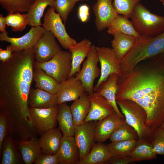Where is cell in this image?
<instances>
[{
	"label": "cell",
	"instance_id": "cell-1",
	"mask_svg": "<svg viewBox=\"0 0 164 164\" xmlns=\"http://www.w3.org/2000/svg\"><path fill=\"white\" fill-rule=\"evenodd\" d=\"M34 47L14 52L12 57L0 63V106L7 118L10 131L16 134L32 130L28 104L33 80Z\"/></svg>",
	"mask_w": 164,
	"mask_h": 164
},
{
	"label": "cell",
	"instance_id": "cell-2",
	"mask_svg": "<svg viewBox=\"0 0 164 164\" xmlns=\"http://www.w3.org/2000/svg\"><path fill=\"white\" fill-rule=\"evenodd\" d=\"M145 60L119 76L116 99L131 100L142 106L152 134L164 122V52Z\"/></svg>",
	"mask_w": 164,
	"mask_h": 164
},
{
	"label": "cell",
	"instance_id": "cell-3",
	"mask_svg": "<svg viewBox=\"0 0 164 164\" xmlns=\"http://www.w3.org/2000/svg\"><path fill=\"white\" fill-rule=\"evenodd\" d=\"M164 52V32L155 37L141 36L135 46L122 59V74L132 70L140 63Z\"/></svg>",
	"mask_w": 164,
	"mask_h": 164
},
{
	"label": "cell",
	"instance_id": "cell-4",
	"mask_svg": "<svg viewBox=\"0 0 164 164\" xmlns=\"http://www.w3.org/2000/svg\"><path fill=\"white\" fill-rule=\"evenodd\" d=\"M130 18L135 29L141 36L155 37L164 32V16L152 13L141 3L135 6Z\"/></svg>",
	"mask_w": 164,
	"mask_h": 164
},
{
	"label": "cell",
	"instance_id": "cell-5",
	"mask_svg": "<svg viewBox=\"0 0 164 164\" xmlns=\"http://www.w3.org/2000/svg\"><path fill=\"white\" fill-rule=\"evenodd\" d=\"M116 103L126 122L136 132L138 139H149L151 134L146 125L147 115L144 109L131 100H116Z\"/></svg>",
	"mask_w": 164,
	"mask_h": 164
},
{
	"label": "cell",
	"instance_id": "cell-6",
	"mask_svg": "<svg viewBox=\"0 0 164 164\" xmlns=\"http://www.w3.org/2000/svg\"><path fill=\"white\" fill-rule=\"evenodd\" d=\"M34 67L42 69L61 83L69 77L72 69L71 53L61 50L48 61L43 63L35 61Z\"/></svg>",
	"mask_w": 164,
	"mask_h": 164
},
{
	"label": "cell",
	"instance_id": "cell-7",
	"mask_svg": "<svg viewBox=\"0 0 164 164\" xmlns=\"http://www.w3.org/2000/svg\"><path fill=\"white\" fill-rule=\"evenodd\" d=\"M55 11L53 7L48 9L44 16L42 27L54 35L63 48L69 50L77 42L68 35L62 19Z\"/></svg>",
	"mask_w": 164,
	"mask_h": 164
},
{
	"label": "cell",
	"instance_id": "cell-8",
	"mask_svg": "<svg viewBox=\"0 0 164 164\" xmlns=\"http://www.w3.org/2000/svg\"><path fill=\"white\" fill-rule=\"evenodd\" d=\"M99 62L96 46L93 45L81 69L75 74L76 78L81 81L88 94L94 92V80L100 76L101 69L97 66Z\"/></svg>",
	"mask_w": 164,
	"mask_h": 164
},
{
	"label": "cell",
	"instance_id": "cell-9",
	"mask_svg": "<svg viewBox=\"0 0 164 164\" xmlns=\"http://www.w3.org/2000/svg\"><path fill=\"white\" fill-rule=\"evenodd\" d=\"M101 66V74L94 91H96L101 84L105 81L111 74L115 73L119 76L122 75L120 60H118L112 48L96 46Z\"/></svg>",
	"mask_w": 164,
	"mask_h": 164
},
{
	"label": "cell",
	"instance_id": "cell-10",
	"mask_svg": "<svg viewBox=\"0 0 164 164\" xmlns=\"http://www.w3.org/2000/svg\"><path fill=\"white\" fill-rule=\"evenodd\" d=\"M58 105L46 108H29L32 124L37 134L41 135L57 125Z\"/></svg>",
	"mask_w": 164,
	"mask_h": 164
},
{
	"label": "cell",
	"instance_id": "cell-11",
	"mask_svg": "<svg viewBox=\"0 0 164 164\" xmlns=\"http://www.w3.org/2000/svg\"><path fill=\"white\" fill-rule=\"evenodd\" d=\"M97 122L96 121H84L75 126L73 136L79 150L80 161L90 152L95 143Z\"/></svg>",
	"mask_w": 164,
	"mask_h": 164
},
{
	"label": "cell",
	"instance_id": "cell-12",
	"mask_svg": "<svg viewBox=\"0 0 164 164\" xmlns=\"http://www.w3.org/2000/svg\"><path fill=\"white\" fill-rule=\"evenodd\" d=\"M54 35L45 29L34 46L35 60L43 63L51 59L61 50Z\"/></svg>",
	"mask_w": 164,
	"mask_h": 164
},
{
	"label": "cell",
	"instance_id": "cell-13",
	"mask_svg": "<svg viewBox=\"0 0 164 164\" xmlns=\"http://www.w3.org/2000/svg\"><path fill=\"white\" fill-rule=\"evenodd\" d=\"M45 29L40 26L32 27L26 33L20 37H11L8 32L0 34V40L9 43L14 52L28 50L34 47Z\"/></svg>",
	"mask_w": 164,
	"mask_h": 164
},
{
	"label": "cell",
	"instance_id": "cell-14",
	"mask_svg": "<svg viewBox=\"0 0 164 164\" xmlns=\"http://www.w3.org/2000/svg\"><path fill=\"white\" fill-rule=\"evenodd\" d=\"M93 10L95 26L99 32L108 28L118 14L113 6L112 0H97Z\"/></svg>",
	"mask_w": 164,
	"mask_h": 164
},
{
	"label": "cell",
	"instance_id": "cell-15",
	"mask_svg": "<svg viewBox=\"0 0 164 164\" xmlns=\"http://www.w3.org/2000/svg\"><path fill=\"white\" fill-rule=\"evenodd\" d=\"M91 102L89 112L84 121H99L116 113L114 108L104 97L94 92L88 94Z\"/></svg>",
	"mask_w": 164,
	"mask_h": 164
},
{
	"label": "cell",
	"instance_id": "cell-16",
	"mask_svg": "<svg viewBox=\"0 0 164 164\" xmlns=\"http://www.w3.org/2000/svg\"><path fill=\"white\" fill-rule=\"evenodd\" d=\"M59 90L57 94V104L74 101L86 92L81 81L74 76L60 83Z\"/></svg>",
	"mask_w": 164,
	"mask_h": 164
},
{
	"label": "cell",
	"instance_id": "cell-17",
	"mask_svg": "<svg viewBox=\"0 0 164 164\" xmlns=\"http://www.w3.org/2000/svg\"><path fill=\"white\" fill-rule=\"evenodd\" d=\"M60 164H79L80 153L74 136L63 135L57 153Z\"/></svg>",
	"mask_w": 164,
	"mask_h": 164
},
{
	"label": "cell",
	"instance_id": "cell-18",
	"mask_svg": "<svg viewBox=\"0 0 164 164\" xmlns=\"http://www.w3.org/2000/svg\"><path fill=\"white\" fill-rule=\"evenodd\" d=\"M125 120V118H121L115 113L98 121L95 129V141H106L109 138L115 128Z\"/></svg>",
	"mask_w": 164,
	"mask_h": 164
},
{
	"label": "cell",
	"instance_id": "cell-19",
	"mask_svg": "<svg viewBox=\"0 0 164 164\" xmlns=\"http://www.w3.org/2000/svg\"><path fill=\"white\" fill-rule=\"evenodd\" d=\"M119 77L116 73L111 74L105 81L101 84L95 92L104 97L113 107L117 114L122 118H125L118 108L116 99Z\"/></svg>",
	"mask_w": 164,
	"mask_h": 164
},
{
	"label": "cell",
	"instance_id": "cell-20",
	"mask_svg": "<svg viewBox=\"0 0 164 164\" xmlns=\"http://www.w3.org/2000/svg\"><path fill=\"white\" fill-rule=\"evenodd\" d=\"M29 108H46L58 105L57 94L40 89L31 88L28 99Z\"/></svg>",
	"mask_w": 164,
	"mask_h": 164
},
{
	"label": "cell",
	"instance_id": "cell-21",
	"mask_svg": "<svg viewBox=\"0 0 164 164\" xmlns=\"http://www.w3.org/2000/svg\"><path fill=\"white\" fill-rule=\"evenodd\" d=\"M92 45L90 40L84 39L69 49L72 58V69L69 78L80 70L81 64L87 56Z\"/></svg>",
	"mask_w": 164,
	"mask_h": 164
},
{
	"label": "cell",
	"instance_id": "cell-22",
	"mask_svg": "<svg viewBox=\"0 0 164 164\" xmlns=\"http://www.w3.org/2000/svg\"><path fill=\"white\" fill-rule=\"evenodd\" d=\"M1 164H20L24 163L16 141L8 133L5 138L1 151Z\"/></svg>",
	"mask_w": 164,
	"mask_h": 164
},
{
	"label": "cell",
	"instance_id": "cell-23",
	"mask_svg": "<svg viewBox=\"0 0 164 164\" xmlns=\"http://www.w3.org/2000/svg\"><path fill=\"white\" fill-rule=\"evenodd\" d=\"M40 135L38 141L43 153L47 154H56L63 136L59 128L51 129Z\"/></svg>",
	"mask_w": 164,
	"mask_h": 164
},
{
	"label": "cell",
	"instance_id": "cell-24",
	"mask_svg": "<svg viewBox=\"0 0 164 164\" xmlns=\"http://www.w3.org/2000/svg\"><path fill=\"white\" fill-rule=\"evenodd\" d=\"M24 163L32 164L43 153L42 149L36 137L29 140L16 141Z\"/></svg>",
	"mask_w": 164,
	"mask_h": 164
},
{
	"label": "cell",
	"instance_id": "cell-25",
	"mask_svg": "<svg viewBox=\"0 0 164 164\" xmlns=\"http://www.w3.org/2000/svg\"><path fill=\"white\" fill-rule=\"evenodd\" d=\"M111 45L117 59L121 60L131 50L135 44L138 38L120 33L113 36Z\"/></svg>",
	"mask_w": 164,
	"mask_h": 164
},
{
	"label": "cell",
	"instance_id": "cell-26",
	"mask_svg": "<svg viewBox=\"0 0 164 164\" xmlns=\"http://www.w3.org/2000/svg\"><path fill=\"white\" fill-rule=\"evenodd\" d=\"M58 105L56 119L59 128L63 135L72 137L74 135L76 125L74 124L70 106L66 102Z\"/></svg>",
	"mask_w": 164,
	"mask_h": 164
},
{
	"label": "cell",
	"instance_id": "cell-27",
	"mask_svg": "<svg viewBox=\"0 0 164 164\" xmlns=\"http://www.w3.org/2000/svg\"><path fill=\"white\" fill-rule=\"evenodd\" d=\"M111 157L107 144L97 142L79 164H107Z\"/></svg>",
	"mask_w": 164,
	"mask_h": 164
},
{
	"label": "cell",
	"instance_id": "cell-28",
	"mask_svg": "<svg viewBox=\"0 0 164 164\" xmlns=\"http://www.w3.org/2000/svg\"><path fill=\"white\" fill-rule=\"evenodd\" d=\"M34 68L33 79L35 87L51 93L57 94L60 88V83L42 69Z\"/></svg>",
	"mask_w": 164,
	"mask_h": 164
},
{
	"label": "cell",
	"instance_id": "cell-29",
	"mask_svg": "<svg viewBox=\"0 0 164 164\" xmlns=\"http://www.w3.org/2000/svg\"><path fill=\"white\" fill-rule=\"evenodd\" d=\"M70 108L75 125L84 122L91 108V102L88 93L86 92L78 99L74 101Z\"/></svg>",
	"mask_w": 164,
	"mask_h": 164
},
{
	"label": "cell",
	"instance_id": "cell-30",
	"mask_svg": "<svg viewBox=\"0 0 164 164\" xmlns=\"http://www.w3.org/2000/svg\"><path fill=\"white\" fill-rule=\"evenodd\" d=\"M124 15L118 14L107 28V32L113 36L120 33L138 38L141 36L135 29L132 21Z\"/></svg>",
	"mask_w": 164,
	"mask_h": 164
},
{
	"label": "cell",
	"instance_id": "cell-31",
	"mask_svg": "<svg viewBox=\"0 0 164 164\" xmlns=\"http://www.w3.org/2000/svg\"><path fill=\"white\" fill-rule=\"evenodd\" d=\"M55 0H35L27 14L28 25L32 27L42 25L41 19L46 8H54Z\"/></svg>",
	"mask_w": 164,
	"mask_h": 164
},
{
	"label": "cell",
	"instance_id": "cell-32",
	"mask_svg": "<svg viewBox=\"0 0 164 164\" xmlns=\"http://www.w3.org/2000/svg\"><path fill=\"white\" fill-rule=\"evenodd\" d=\"M149 139H138L135 147L130 153L129 156L134 162L152 160L157 158Z\"/></svg>",
	"mask_w": 164,
	"mask_h": 164
},
{
	"label": "cell",
	"instance_id": "cell-33",
	"mask_svg": "<svg viewBox=\"0 0 164 164\" xmlns=\"http://www.w3.org/2000/svg\"><path fill=\"white\" fill-rule=\"evenodd\" d=\"M138 140H131L116 142L107 144L111 157L128 156L137 145Z\"/></svg>",
	"mask_w": 164,
	"mask_h": 164
},
{
	"label": "cell",
	"instance_id": "cell-34",
	"mask_svg": "<svg viewBox=\"0 0 164 164\" xmlns=\"http://www.w3.org/2000/svg\"><path fill=\"white\" fill-rule=\"evenodd\" d=\"M111 142L131 140H138L139 138L135 129L125 120L119 125L109 138Z\"/></svg>",
	"mask_w": 164,
	"mask_h": 164
},
{
	"label": "cell",
	"instance_id": "cell-35",
	"mask_svg": "<svg viewBox=\"0 0 164 164\" xmlns=\"http://www.w3.org/2000/svg\"><path fill=\"white\" fill-rule=\"evenodd\" d=\"M35 0H0L2 7L8 13L27 12Z\"/></svg>",
	"mask_w": 164,
	"mask_h": 164
},
{
	"label": "cell",
	"instance_id": "cell-36",
	"mask_svg": "<svg viewBox=\"0 0 164 164\" xmlns=\"http://www.w3.org/2000/svg\"><path fill=\"white\" fill-rule=\"evenodd\" d=\"M5 17L7 26H10L12 31H22L28 24L27 14L8 13Z\"/></svg>",
	"mask_w": 164,
	"mask_h": 164
},
{
	"label": "cell",
	"instance_id": "cell-37",
	"mask_svg": "<svg viewBox=\"0 0 164 164\" xmlns=\"http://www.w3.org/2000/svg\"><path fill=\"white\" fill-rule=\"evenodd\" d=\"M141 0H114L113 5L118 14L130 18L135 6Z\"/></svg>",
	"mask_w": 164,
	"mask_h": 164
},
{
	"label": "cell",
	"instance_id": "cell-38",
	"mask_svg": "<svg viewBox=\"0 0 164 164\" xmlns=\"http://www.w3.org/2000/svg\"><path fill=\"white\" fill-rule=\"evenodd\" d=\"M79 0H55L54 8L65 23L68 15Z\"/></svg>",
	"mask_w": 164,
	"mask_h": 164
},
{
	"label": "cell",
	"instance_id": "cell-39",
	"mask_svg": "<svg viewBox=\"0 0 164 164\" xmlns=\"http://www.w3.org/2000/svg\"><path fill=\"white\" fill-rule=\"evenodd\" d=\"M149 140L156 154L164 155V129L160 128L156 130Z\"/></svg>",
	"mask_w": 164,
	"mask_h": 164
},
{
	"label": "cell",
	"instance_id": "cell-40",
	"mask_svg": "<svg viewBox=\"0 0 164 164\" xmlns=\"http://www.w3.org/2000/svg\"><path fill=\"white\" fill-rule=\"evenodd\" d=\"M8 121L6 115L0 109V152L1 153L3 141L8 133Z\"/></svg>",
	"mask_w": 164,
	"mask_h": 164
},
{
	"label": "cell",
	"instance_id": "cell-41",
	"mask_svg": "<svg viewBox=\"0 0 164 164\" xmlns=\"http://www.w3.org/2000/svg\"><path fill=\"white\" fill-rule=\"evenodd\" d=\"M59 160L57 153L47 154L43 153L36 159L34 164H58Z\"/></svg>",
	"mask_w": 164,
	"mask_h": 164
},
{
	"label": "cell",
	"instance_id": "cell-42",
	"mask_svg": "<svg viewBox=\"0 0 164 164\" xmlns=\"http://www.w3.org/2000/svg\"><path fill=\"white\" fill-rule=\"evenodd\" d=\"M90 7L86 4L80 5L78 8V15L80 20L82 22H86L90 15Z\"/></svg>",
	"mask_w": 164,
	"mask_h": 164
},
{
	"label": "cell",
	"instance_id": "cell-43",
	"mask_svg": "<svg viewBox=\"0 0 164 164\" xmlns=\"http://www.w3.org/2000/svg\"><path fill=\"white\" fill-rule=\"evenodd\" d=\"M134 162L129 156L111 157L107 164H128Z\"/></svg>",
	"mask_w": 164,
	"mask_h": 164
},
{
	"label": "cell",
	"instance_id": "cell-44",
	"mask_svg": "<svg viewBox=\"0 0 164 164\" xmlns=\"http://www.w3.org/2000/svg\"><path fill=\"white\" fill-rule=\"evenodd\" d=\"M13 51L9 45L7 46L5 50L0 48V60L5 62L9 60L12 56Z\"/></svg>",
	"mask_w": 164,
	"mask_h": 164
},
{
	"label": "cell",
	"instance_id": "cell-45",
	"mask_svg": "<svg viewBox=\"0 0 164 164\" xmlns=\"http://www.w3.org/2000/svg\"><path fill=\"white\" fill-rule=\"evenodd\" d=\"M7 26L6 22L5 17L2 14L0 15V31L3 33L6 32V26Z\"/></svg>",
	"mask_w": 164,
	"mask_h": 164
},
{
	"label": "cell",
	"instance_id": "cell-46",
	"mask_svg": "<svg viewBox=\"0 0 164 164\" xmlns=\"http://www.w3.org/2000/svg\"><path fill=\"white\" fill-rule=\"evenodd\" d=\"M161 128H162L164 129V122L162 125Z\"/></svg>",
	"mask_w": 164,
	"mask_h": 164
},
{
	"label": "cell",
	"instance_id": "cell-47",
	"mask_svg": "<svg viewBox=\"0 0 164 164\" xmlns=\"http://www.w3.org/2000/svg\"><path fill=\"white\" fill-rule=\"evenodd\" d=\"M162 3H164V0H159Z\"/></svg>",
	"mask_w": 164,
	"mask_h": 164
},
{
	"label": "cell",
	"instance_id": "cell-48",
	"mask_svg": "<svg viewBox=\"0 0 164 164\" xmlns=\"http://www.w3.org/2000/svg\"><path fill=\"white\" fill-rule=\"evenodd\" d=\"M88 1L89 0H79V1Z\"/></svg>",
	"mask_w": 164,
	"mask_h": 164
},
{
	"label": "cell",
	"instance_id": "cell-49",
	"mask_svg": "<svg viewBox=\"0 0 164 164\" xmlns=\"http://www.w3.org/2000/svg\"><path fill=\"white\" fill-rule=\"evenodd\" d=\"M162 5H163V6L164 7V3H162Z\"/></svg>",
	"mask_w": 164,
	"mask_h": 164
}]
</instances>
